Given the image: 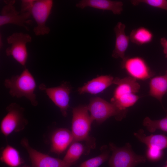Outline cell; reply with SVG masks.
<instances>
[{"instance_id":"obj_7","label":"cell","mask_w":167,"mask_h":167,"mask_svg":"<svg viewBox=\"0 0 167 167\" xmlns=\"http://www.w3.org/2000/svg\"><path fill=\"white\" fill-rule=\"evenodd\" d=\"M53 5V2L52 0H34L28 12L30 13L37 24L33 29L36 35L48 34L49 32L50 28L46 25V23L51 13Z\"/></svg>"},{"instance_id":"obj_24","label":"cell","mask_w":167,"mask_h":167,"mask_svg":"<svg viewBox=\"0 0 167 167\" xmlns=\"http://www.w3.org/2000/svg\"><path fill=\"white\" fill-rule=\"evenodd\" d=\"M131 2L134 6L143 3L152 7L167 11V1L166 0H131Z\"/></svg>"},{"instance_id":"obj_30","label":"cell","mask_w":167,"mask_h":167,"mask_svg":"<svg viewBox=\"0 0 167 167\" xmlns=\"http://www.w3.org/2000/svg\"><path fill=\"white\" fill-rule=\"evenodd\" d=\"M166 112L167 113V110H166Z\"/></svg>"},{"instance_id":"obj_8","label":"cell","mask_w":167,"mask_h":167,"mask_svg":"<svg viewBox=\"0 0 167 167\" xmlns=\"http://www.w3.org/2000/svg\"><path fill=\"white\" fill-rule=\"evenodd\" d=\"M39 88L44 91L49 98L59 108L62 115L66 117L72 89L70 84L65 82L59 86L51 88H47L45 84H41Z\"/></svg>"},{"instance_id":"obj_3","label":"cell","mask_w":167,"mask_h":167,"mask_svg":"<svg viewBox=\"0 0 167 167\" xmlns=\"http://www.w3.org/2000/svg\"><path fill=\"white\" fill-rule=\"evenodd\" d=\"M6 109L7 113L1 121L0 127L1 133L7 137L13 132L23 130L28 122L24 116V108L18 104L12 103Z\"/></svg>"},{"instance_id":"obj_16","label":"cell","mask_w":167,"mask_h":167,"mask_svg":"<svg viewBox=\"0 0 167 167\" xmlns=\"http://www.w3.org/2000/svg\"><path fill=\"white\" fill-rule=\"evenodd\" d=\"M114 84L117 85L112 98L128 95L138 92L140 85L136 79L130 76L122 78H115Z\"/></svg>"},{"instance_id":"obj_18","label":"cell","mask_w":167,"mask_h":167,"mask_svg":"<svg viewBox=\"0 0 167 167\" xmlns=\"http://www.w3.org/2000/svg\"><path fill=\"white\" fill-rule=\"evenodd\" d=\"M149 86V95L161 102L163 97L167 92V72L164 75L152 78Z\"/></svg>"},{"instance_id":"obj_6","label":"cell","mask_w":167,"mask_h":167,"mask_svg":"<svg viewBox=\"0 0 167 167\" xmlns=\"http://www.w3.org/2000/svg\"><path fill=\"white\" fill-rule=\"evenodd\" d=\"M6 40L10 45L6 50V55L12 56L24 68L26 67L28 56L27 44L31 42V36L26 33L15 32L8 36Z\"/></svg>"},{"instance_id":"obj_21","label":"cell","mask_w":167,"mask_h":167,"mask_svg":"<svg viewBox=\"0 0 167 167\" xmlns=\"http://www.w3.org/2000/svg\"><path fill=\"white\" fill-rule=\"evenodd\" d=\"M85 150V147L82 143L78 141L73 142L69 148L63 160L71 166L79 158Z\"/></svg>"},{"instance_id":"obj_19","label":"cell","mask_w":167,"mask_h":167,"mask_svg":"<svg viewBox=\"0 0 167 167\" xmlns=\"http://www.w3.org/2000/svg\"><path fill=\"white\" fill-rule=\"evenodd\" d=\"M0 160L10 167H18L24 163L19 151L9 145H7L2 150Z\"/></svg>"},{"instance_id":"obj_20","label":"cell","mask_w":167,"mask_h":167,"mask_svg":"<svg viewBox=\"0 0 167 167\" xmlns=\"http://www.w3.org/2000/svg\"><path fill=\"white\" fill-rule=\"evenodd\" d=\"M129 37L133 43L139 45H143L151 42L153 38L152 32L147 28L139 27L132 30Z\"/></svg>"},{"instance_id":"obj_22","label":"cell","mask_w":167,"mask_h":167,"mask_svg":"<svg viewBox=\"0 0 167 167\" xmlns=\"http://www.w3.org/2000/svg\"><path fill=\"white\" fill-rule=\"evenodd\" d=\"M143 124L151 133L154 132L157 129L167 132V115L157 120H152L149 117H146L143 120Z\"/></svg>"},{"instance_id":"obj_9","label":"cell","mask_w":167,"mask_h":167,"mask_svg":"<svg viewBox=\"0 0 167 167\" xmlns=\"http://www.w3.org/2000/svg\"><path fill=\"white\" fill-rule=\"evenodd\" d=\"M6 3L2 8L0 15V26L8 24H14L24 28L27 31L29 28L26 24H31L32 21L29 12H19L16 9L14 4L15 0H5Z\"/></svg>"},{"instance_id":"obj_27","label":"cell","mask_w":167,"mask_h":167,"mask_svg":"<svg viewBox=\"0 0 167 167\" xmlns=\"http://www.w3.org/2000/svg\"><path fill=\"white\" fill-rule=\"evenodd\" d=\"M0 48L2 47V38H1V36H0Z\"/></svg>"},{"instance_id":"obj_26","label":"cell","mask_w":167,"mask_h":167,"mask_svg":"<svg viewBox=\"0 0 167 167\" xmlns=\"http://www.w3.org/2000/svg\"><path fill=\"white\" fill-rule=\"evenodd\" d=\"M160 43L163 47L165 57L167 58V39L165 37L161 38L160 39Z\"/></svg>"},{"instance_id":"obj_12","label":"cell","mask_w":167,"mask_h":167,"mask_svg":"<svg viewBox=\"0 0 167 167\" xmlns=\"http://www.w3.org/2000/svg\"><path fill=\"white\" fill-rule=\"evenodd\" d=\"M73 141L71 131L66 128L58 129L53 132L50 137V151L61 154Z\"/></svg>"},{"instance_id":"obj_4","label":"cell","mask_w":167,"mask_h":167,"mask_svg":"<svg viewBox=\"0 0 167 167\" xmlns=\"http://www.w3.org/2000/svg\"><path fill=\"white\" fill-rule=\"evenodd\" d=\"M109 147L112 152L108 162L109 167H135L146 161L145 156L135 153L129 143L121 148L110 143Z\"/></svg>"},{"instance_id":"obj_10","label":"cell","mask_w":167,"mask_h":167,"mask_svg":"<svg viewBox=\"0 0 167 167\" xmlns=\"http://www.w3.org/2000/svg\"><path fill=\"white\" fill-rule=\"evenodd\" d=\"M21 145L26 150L32 163V167H71L63 160L51 156L37 151L29 145L28 140L23 139Z\"/></svg>"},{"instance_id":"obj_14","label":"cell","mask_w":167,"mask_h":167,"mask_svg":"<svg viewBox=\"0 0 167 167\" xmlns=\"http://www.w3.org/2000/svg\"><path fill=\"white\" fill-rule=\"evenodd\" d=\"M115 78L110 75L98 76L88 81L78 90L79 93L96 94L99 93L114 84Z\"/></svg>"},{"instance_id":"obj_11","label":"cell","mask_w":167,"mask_h":167,"mask_svg":"<svg viewBox=\"0 0 167 167\" xmlns=\"http://www.w3.org/2000/svg\"><path fill=\"white\" fill-rule=\"evenodd\" d=\"M121 67L129 76L136 80H146L154 75L144 59L139 56L126 57L122 60Z\"/></svg>"},{"instance_id":"obj_23","label":"cell","mask_w":167,"mask_h":167,"mask_svg":"<svg viewBox=\"0 0 167 167\" xmlns=\"http://www.w3.org/2000/svg\"><path fill=\"white\" fill-rule=\"evenodd\" d=\"M109 157V151L107 150L103 151L99 155L83 162L79 167H99L107 161Z\"/></svg>"},{"instance_id":"obj_28","label":"cell","mask_w":167,"mask_h":167,"mask_svg":"<svg viewBox=\"0 0 167 167\" xmlns=\"http://www.w3.org/2000/svg\"><path fill=\"white\" fill-rule=\"evenodd\" d=\"M22 167H30L28 166L24 165Z\"/></svg>"},{"instance_id":"obj_5","label":"cell","mask_w":167,"mask_h":167,"mask_svg":"<svg viewBox=\"0 0 167 167\" xmlns=\"http://www.w3.org/2000/svg\"><path fill=\"white\" fill-rule=\"evenodd\" d=\"M87 106L79 105L72 109L71 131L73 142L89 141V134L93 121Z\"/></svg>"},{"instance_id":"obj_29","label":"cell","mask_w":167,"mask_h":167,"mask_svg":"<svg viewBox=\"0 0 167 167\" xmlns=\"http://www.w3.org/2000/svg\"><path fill=\"white\" fill-rule=\"evenodd\" d=\"M164 167H167V162L166 163V165H165V166Z\"/></svg>"},{"instance_id":"obj_1","label":"cell","mask_w":167,"mask_h":167,"mask_svg":"<svg viewBox=\"0 0 167 167\" xmlns=\"http://www.w3.org/2000/svg\"><path fill=\"white\" fill-rule=\"evenodd\" d=\"M4 85L9 90V94L12 97H24L30 101L32 105H38L35 93L37 86L36 82L33 75L26 67L19 75L6 79Z\"/></svg>"},{"instance_id":"obj_2","label":"cell","mask_w":167,"mask_h":167,"mask_svg":"<svg viewBox=\"0 0 167 167\" xmlns=\"http://www.w3.org/2000/svg\"><path fill=\"white\" fill-rule=\"evenodd\" d=\"M87 107L93 121L99 124L111 117L121 121L126 117L128 112V109L121 110L112 103L99 97L91 98Z\"/></svg>"},{"instance_id":"obj_25","label":"cell","mask_w":167,"mask_h":167,"mask_svg":"<svg viewBox=\"0 0 167 167\" xmlns=\"http://www.w3.org/2000/svg\"><path fill=\"white\" fill-rule=\"evenodd\" d=\"M163 155V150L156 147H148L146 152V157L151 161H156L160 160Z\"/></svg>"},{"instance_id":"obj_13","label":"cell","mask_w":167,"mask_h":167,"mask_svg":"<svg viewBox=\"0 0 167 167\" xmlns=\"http://www.w3.org/2000/svg\"><path fill=\"white\" fill-rule=\"evenodd\" d=\"M125 25L118 22L114 28L115 34V45L112 56L115 58H125V53L129 45L130 39L125 33Z\"/></svg>"},{"instance_id":"obj_15","label":"cell","mask_w":167,"mask_h":167,"mask_svg":"<svg viewBox=\"0 0 167 167\" xmlns=\"http://www.w3.org/2000/svg\"><path fill=\"white\" fill-rule=\"evenodd\" d=\"M122 2L109 0H83L77 3V7L84 9L90 7L96 9L109 10L114 15H120L123 11Z\"/></svg>"},{"instance_id":"obj_17","label":"cell","mask_w":167,"mask_h":167,"mask_svg":"<svg viewBox=\"0 0 167 167\" xmlns=\"http://www.w3.org/2000/svg\"><path fill=\"white\" fill-rule=\"evenodd\" d=\"M134 136L148 147L157 148L163 150L167 148V136L163 135H146L143 130L140 129L134 134Z\"/></svg>"}]
</instances>
